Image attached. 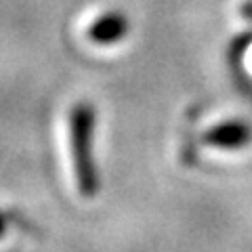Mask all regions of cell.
<instances>
[{"instance_id": "3957f363", "label": "cell", "mask_w": 252, "mask_h": 252, "mask_svg": "<svg viewBox=\"0 0 252 252\" xmlns=\"http://www.w3.org/2000/svg\"><path fill=\"white\" fill-rule=\"evenodd\" d=\"M128 34V19L122 13H105L89 28V38L97 44H114Z\"/></svg>"}, {"instance_id": "7a4b0ae2", "label": "cell", "mask_w": 252, "mask_h": 252, "mask_svg": "<svg viewBox=\"0 0 252 252\" xmlns=\"http://www.w3.org/2000/svg\"><path fill=\"white\" fill-rule=\"evenodd\" d=\"M252 139V130L246 122L242 120H231V122H223L210 128L206 135H204V141L208 145L215 147H225V149H238L244 147Z\"/></svg>"}, {"instance_id": "6da1fadb", "label": "cell", "mask_w": 252, "mask_h": 252, "mask_svg": "<svg viewBox=\"0 0 252 252\" xmlns=\"http://www.w3.org/2000/svg\"><path fill=\"white\" fill-rule=\"evenodd\" d=\"M93 132H94V109L89 103H78L69 112V149L72 166L78 183V191L84 198H93L99 191V172L93 158Z\"/></svg>"}, {"instance_id": "277c9868", "label": "cell", "mask_w": 252, "mask_h": 252, "mask_svg": "<svg viewBox=\"0 0 252 252\" xmlns=\"http://www.w3.org/2000/svg\"><path fill=\"white\" fill-rule=\"evenodd\" d=\"M2 233H4V217L0 215V235H2Z\"/></svg>"}]
</instances>
